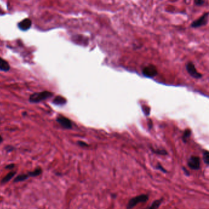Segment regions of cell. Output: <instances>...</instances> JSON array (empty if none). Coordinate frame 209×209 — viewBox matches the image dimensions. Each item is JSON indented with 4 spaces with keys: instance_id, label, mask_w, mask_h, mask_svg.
<instances>
[{
    "instance_id": "obj_16",
    "label": "cell",
    "mask_w": 209,
    "mask_h": 209,
    "mask_svg": "<svg viewBox=\"0 0 209 209\" xmlns=\"http://www.w3.org/2000/svg\"><path fill=\"white\" fill-rule=\"evenodd\" d=\"M203 159H204V161L206 163V164L207 165H208L209 163V154L208 151L206 150V151L204 152V153H203Z\"/></svg>"
},
{
    "instance_id": "obj_9",
    "label": "cell",
    "mask_w": 209,
    "mask_h": 209,
    "mask_svg": "<svg viewBox=\"0 0 209 209\" xmlns=\"http://www.w3.org/2000/svg\"><path fill=\"white\" fill-rule=\"evenodd\" d=\"M10 69V66L8 64V63L2 59V58H0V70L2 71H8Z\"/></svg>"
},
{
    "instance_id": "obj_4",
    "label": "cell",
    "mask_w": 209,
    "mask_h": 209,
    "mask_svg": "<svg viewBox=\"0 0 209 209\" xmlns=\"http://www.w3.org/2000/svg\"><path fill=\"white\" fill-rule=\"evenodd\" d=\"M208 17H209V13L206 12L199 19L196 20V21H194L191 26L193 28H198L204 25H206L208 23Z\"/></svg>"
},
{
    "instance_id": "obj_13",
    "label": "cell",
    "mask_w": 209,
    "mask_h": 209,
    "mask_svg": "<svg viewBox=\"0 0 209 209\" xmlns=\"http://www.w3.org/2000/svg\"><path fill=\"white\" fill-rule=\"evenodd\" d=\"M29 176L28 175V174H22V175H18L17 177H15V178L14 180V182H23L25 181L26 180H27Z\"/></svg>"
},
{
    "instance_id": "obj_8",
    "label": "cell",
    "mask_w": 209,
    "mask_h": 209,
    "mask_svg": "<svg viewBox=\"0 0 209 209\" xmlns=\"http://www.w3.org/2000/svg\"><path fill=\"white\" fill-rule=\"evenodd\" d=\"M31 20H30L29 19H25L24 20H23L22 22H20L18 26L19 27V28L23 31H25L28 30L31 26Z\"/></svg>"
},
{
    "instance_id": "obj_1",
    "label": "cell",
    "mask_w": 209,
    "mask_h": 209,
    "mask_svg": "<svg viewBox=\"0 0 209 209\" xmlns=\"http://www.w3.org/2000/svg\"><path fill=\"white\" fill-rule=\"evenodd\" d=\"M52 96H53V93L47 91H44L40 93H35L30 96V101L31 102L37 103L46 100Z\"/></svg>"
},
{
    "instance_id": "obj_3",
    "label": "cell",
    "mask_w": 209,
    "mask_h": 209,
    "mask_svg": "<svg viewBox=\"0 0 209 209\" xmlns=\"http://www.w3.org/2000/svg\"><path fill=\"white\" fill-rule=\"evenodd\" d=\"M186 69L188 74L195 79H201L203 76L201 73H198L194 65L192 62H189L186 66Z\"/></svg>"
},
{
    "instance_id": "obj_17",
    "label": "cell",
    "mask_w": 209,
    "mask_h": 209,
    "mask_svg": "<svg viewBox=\"0 0 209 209\" xmlns=\"http://www.w3.org/2000/svg\"><path fill=\"white\" fill-rule=\"evenodd\" d=\"M152 151L158 155H167V152L166 150H152Z\"/></svg>"
},
{
    "instance_id": "obj_7",
    "label": "cell",
    "mask_w": 209,
    "mask_h": 209,
    "mask_svg": "<svg viewBox=\"0 0 209 209\" xmlns=\"http://www.w3.org/2000/svg\"><path fill=\"white\" fill-rule=\"evenodd\" d=\"M56 121L58 123L65 129H71L72 128V123L69 119L63 116L58 117Z\"/></svg>"
},
{
    "instance_id": "obj_11",
    "label": "cell",
    "mask_w": 209,
    "mask_h": 209,
    "mask_svg": "<svg viewBox=\"0 0 209 209\" xmlns=\"http://www.w3.org/2000/svg\"><path fill=\"white\" fill-rule=\"evenodd\" d=\"M16 174V172L13 171V172H9L8 174H7L1 180V183H7L8 182H9L14 177V175Z\"/></svg>"
},
{
    "instance_id": "obj_12",
    "label": "cell",
    "mask_w": 209,
    "mask_h": 209,
    "mask_svg": "<svg viewBox=\"0 0 209 209\" xmlns=\"http://www.w3.org/2000/svg\"><path fill=\"white\" fill-rule=\"evenodd\" d=\"M163 199L156 200L155 201H154L152 203V204L150 207H148V208L145 209H157L160 207V206L161 205V204L163 202Z\"/></svg>"
},
{
    "instance_id": "obj_6",
    "label": "cell",
    "mask_w": 209,
    "mask_h": 209,
    "mask_svg": "<svg viewBox=\"0 0 209 209\" xmlns=\"http://www.w3.org/2000/svg\"><path fill=\"white\" fill-rule=\"evenodd\" d=\"M142 73L147 77H153L157 74L158 72L153 65H148L143 69Z\"/></svg>"
},
{
    "instance_id": "obj_19",
    "label": "cell",
    "mask_w": 209,
    "mask_h": 209,
    "mask_svg": "<svg viewBox=\"0 0 209 209\" xmlns=\"http://www.w3.org/2000/svg\"><path fill=\"white\" fill-rule=\"evenodd\" d=\"M77 143H78L79 145H80L81 147H88V145L87 144H86L85 142H82V141H79Z\"/></svg>"
},
{
    "instance_id": "obj_23",
    "label": "cell",
    "mask_w": 209,
    "mask_h": 209,
    "mask_svg": "<svg viewBox=\"0 0 209 209\" xmlns=\"http://www.w3.org/2000/svg\"><path fill=\"white\" fill-rule=\"evenodd\" d=\"M2 136H0V143H1L2 142Z\"/></svg>"
},
{
    "instance_id": "obj_21",
    "label": "cell",
    "mask_w": 209,
    "mask_h": 209,
    "mask_svg": "<svg viewBox=\"0 0 209 209\" xmlns=\"http://www.w3.org/2000/svg\"><path fill=\"white\" fill-rule=\"evenodd\" d=\"M14 167H15V165L14 164H9L7 166H6L5 167V168L7 169H12L14 168Z\"/></svg>"
},
{
    "instance_id": "obj_18",
    "label": "cell",
    "mask_w": 209,
    "mask_h": 209,
    "mask_svg": "<svg viewBox=\"0 0 209 209\" xmlns=\"http://www.w3.org/2000/svg\"><path fill=\"white\" fill-rule=\"evenodd\" d=\"M5 149H6V150L7 152H12V151L14 149V148L12 146L8 145V146H7V147L5 148Z\"/></svg>"
},
{
    "instance_id": "obj_14",
    "label": "cell",
    "mask_w": 209,
    "mask_h": 209,
    "mask_svg": "<svg viewBox=\"0 0 209 209\" xmlns=\"http://www.w3.org/2000/svg\"><path fill=\"white\" fill-rule=\"evenodd\" d=\"M42 173V169L41 168L36 169L33 172H30L28 173V175L29 177H37L41 175Z\"/></svg>"
},
{
    "instance_id": "obj_5",
    "label": "cell",
    "mask_w": 209,
    "mask_h": 209,
    "mask_svg": "<svg viewBox=\"0 0 209 209\" xmlns=\"http://www.w3.org/2000/svg\"><path fill=\"white\" fill-rule=\"evenodd\" d=\"M188 165L191 169L198 170L201 167L200 158L196 156H192L190 158L188 161Z\"/></svg>"
},
{
    "instance_id": "obj_22",
    "label": "cell",
    "mask_w": 209,
    "mask_h": 209,
    "mask_svg": "<svg viewBox=\"0 0 209 209\" xmlns=\"http://www.w3.org/2000/svg\"><path fill=\"white\" fill-rule=\"evenodd\" d=\"M158 169H160V170H161L163 172H166V170H165V169H164V168H163V167H161V166L160 165H158Z\"/></svg>"
},
{
    "instance_id": "obj_2",
    "label": "cell",
    "mask_w": 209,
    "mask_h": 209,
    "mask_svg": "<svg viewBox=\"0 0 209 209\" xmlns=\"http://www.w3.org/2000/svg\"><path fill=\"white\" fill-rule=\"evenodd\" d=\"M148 200V196L146 194H141L137 196L131 198L127 205V209H132L134 208L136 206H137L139 203H146Z\"/></svg>"
},
{
    "instance_id": "obj_10",
    "label": "cell",
    "mask_w": 209,
    "mask_h": 209,
    "mask_svg": "<svg viewBox=\"0 0 209 209\" xmlns=\"http://www.w3.org/2000/svg\"><path fill=\"white\" fill-rule=\"evenodd\" d=\"M53 104H56V105H64L66 104V99L61 96H57L55 97V98L54 99L53 101Z\"/></svg>"
},
{
    "instance_id": "obj_15",
    "label": "cell",
    "mask_w": 209,
    "mask_h": 209,
    "mask_svg": "<svg viewBox=\"0 0 209 209\" xmlns=\"http://www.w3.org/2000/svg\"><path fill=\"white\" fill-rule=\"evenodd\" d=\"M191 131L190 129H187L185 131L183 135V137H182V139H183V140L184 142H187V140H188V139L190 138V137L191 136Z\"/></svg>"
},
{
    "instance_id": "obj_20",
    "label": "cell",
    "mask_w": 209,
    "mask_h": 209,
    "mask_svg": "<svg viewBox=\"0 0 209 209\" xmlns=\"http://www.w3.org/2000/svg\"><path fill=\"white\" fill-rule=\"evenodd\" d=\"M194 3L197 6H201V5H203L204 3V1H202V0H197V1H194Z\"/></svg>"
}]
</instances>
